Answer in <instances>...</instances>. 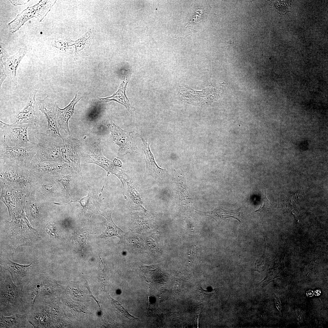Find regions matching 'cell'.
<instances>
[{
    "label": "cell",
    "mask_w": 328,
    "mask_h": 328,
    "mask_svg": "<svg viewBox=\"0 0 328 328\" xmlns=\"http://www.w3.org/2000/svg\"><path fill=\"white\" fill-rule=\"evenodd\" d=\"M0 302L1 315L9 316L29 312L23 288L16 286L9 276H1Z\"/></svg>",
    "instance_id": "6da1fadb"
},
{
    "label": "cell",
    "mask_w": 328,
    "mask_h": 328,
    "mask_svg": "<svg viewBox=\"0 0 328 328\" xmlns=\"http://www.w3.org/2000/svg\"><path fill=\"white\" fill-rule=\"evenodd\" d=\"M11 221H5L9 240L17 249L23 246H31L39 238L37 231L33 228L26 217L24 209L20 214L13 215Z\"/></svg>",
    "instance_id": "7a4b0ae2"
},
{
    "label": "cell",
    "mask_w": 328,
    "mask_h": 328,
    "mask_svg": "<svg viewBox=\"0 0 328 328\" xmlns=\"http://www.w3.org/2000/svg\"><path fill=\"white\" fill-rule=\"evenodd\" d=\"M0 167V180L24 192L27 195L30 193L35 183L29 169L6 163L2 160Z\"/></svg>",
    "instance_id": "3957f363"
},
{
    "label": "cell",
    "mask_w": 328,
    "mask_h": 328,
    "mask_svg": "<svg viewBox=\"0 0 328 328\" xmlns=\"http://www.w3.org/2000/svg\"><path fill=\"white\" fill-rule=\"evenodd\" d=\"M36 153L34 157L41 161H52L66 163L63 159L61 149L63 144V137L52 132H37Z\"/></svg>",
    "instance_id": "277c9868"
},
{
    "label": "cell",
    "mask_w": 328,
    "mask_h": 328,
    "mask_svg": "<svg viewBox=\"0 0 328 328\" xmlns=\"http://www.w3.org/2000/svg\"><path fill=\"white\" fill-rule=\"evenodd\" d=\"M85 160V164L93 163L104 169L107 172V176L110 173L116 176L122 183L124 189L122 179L128 177L126 172L115 165L111 161L105 158L101 151L100 142L99 140L83 147L81 157Z\"/></svg>",
    "instance_id": "5b68a950"
},
{
    "label": "cell",
    "mask_w": 328,
    "mask_h": 328,
    "mask_svg": "<svg viewBox=\"0 0 328 328\" xmlns=\"http://www.w3.org/2000/svg\"><path fill=\"white\" fill-rule=\"evenodd\" d=\"M3 146L0 147V160L6 163L29 169L32 159L36 153V145L27 146L19 145L12 147L7 144L4 135Z\"/></svg>",
    "instance_id": "8992f818"
},
{
    "label": "cell",
    "mask_w": 328,
    "mask_h": 328,
    "mask_svg": "<svg viewBox=\"0 0 328 328\" xmlns=\"http://www.w3.org/2000/svg\"><path fill=\"white\" fill-rule=\"evenodd\" d=\"M71 166L67 163L41 161L34 156L29 167V171L35 183L45 178H57L69 173Z\"/></svg>",
    "instance_id": "52a82bcc"
},
{
    "label": "cell",
    "mask_w": 328,
    "mask_h": 328,
    "mask_svg": "<svg viewBox=\"0 0 328 328\" xmlns=\"http://www.w3.org/2000/svg\"><path fill=\"white\" fill-rule=\"evenodd\" d=\"M102 124L108 127L114 143L118 146V154L119 155L137 152L138 149L135 139L138 134L135 131H125L115 125L110 118L107 119Z\"/></svg>",
    "instance_id": "ba28073f"
},
{
    "label": "cell",
    "mask_w": 328,
    "mask_h": 328,
    "mask_svg": "<svg viewBox=\"0 0 328 328\" xmlns=\"http://www.w3.org/2000/svg\"><path fill=\"white\" fill-rule=\"evenodd\" d=\"M53 204L48 201L34 186L26 197L24 210L30 222H38L43 219L46 216V211Z\"/></svg>",
    "instance_id": "9c48e42d"
},
{
    "label": "cell",
    "mask_w": 328,
    "mask_h": 328,
    "mask_svg": "<svg viewBox=\"0 0 328 328\" xmlns=\"http://www.w3.org/2000/svg\"><path fill=\"white\" fill-rule=\"evenodd\" d=\"M56 1L42 0L37 4L28 7L17 15L8 26L10 32L14 33L28 20L35 17L40 22L46 15Z\"/></svg>",
    "instance_id": "30bf717a"
},
{
    "label": "cell",
    "mask_w": 328,
    "mask_h": 328,
    "mask_svg": "<svg viewBox=\"0 0 328 328\" xmlns=\"http://www.w3.org/2000/svg\"><path fill=\"white\" fill-rule=\"evenodd\" d=\"M0 200L7 207L10 216H18L24 209L27 196L24 192L0 180Z\"/></svg>",
    "instance_id": "8fae6325"
},
{
    "label": "cell",
    "mask_w": 328,
    "mask_h": 328,
    "mask_svg": "<svg viewBox=\"0 0 328 328\" xmlns=\"http://www.w3.org/2000/svg\"><path fill=\"white\" fill-rule=\"evenodd\" d=\"M62 137L63 142L61 151L63 159L83 177L80 164L83 148L81 143L73 136Z\"/></svg>",
    "instance_id": "7c38bea8"
},
{
    "label": "cell",
    "mask_w": 328,
    "mask_h": 328,
    "mask_svg": "<svg viewBox=\"0 0 328 328\" xmlns=\"http://www.w3.org/2000/svg\"><path fill=\"white\" fill-rule=\"evenodd\" d=\"M0 128L5 135L8 136L12 142L22 146H27L36 143L29 139L28 129L33 125L14 122L12 124L5 123L0 121Z\"/></svg>",
    "instance_id": "4fadbf2b"
},
{
    "label": "cell",
    "mask_w": 328,
    "mask_h": 328,
    "mask_svg": "<svg viewBox=\"0 0 328 328\" xmlns=\"http://www.w3.org/2000/svg\"><path fill=\"white\" fill-rule=\"evenodd\" d=\"M36 101L40 111L45 116L47 121V128L45 133L52 132L62 138L57 125L58 106L56 102L48 95L43 99H37Z\"/></svg>",
    "instance_id": "5bb4252c"
},
{
    "label": "cell",
    "mask_w": 328,
    "mask_h": 328,
    "mask_svg": "<svg viewBox=\"0 0 328 328\" xmlns=\"http://www.w3.org/2000/svg\"><path fill=\"white\" fill-rule=\"evenodd\" d=\"M55 178H43L35 183L34 187L49 202L57 203V200L66 196L65 190Z\"/></svg>",
    "instance_id": "9a60e30c"
},
{
    "label": "cell",
    "mask_w": 328,
    "mask_h": 328,
    "mask_svg": "<svg viewBox=\"0 0 328 328\" xmlns=\"http://www.w3.org/2000/svg\"><path fill=\"white\" fill-rule=\"evenodd\" d=\"M37 92V90H35L31 92L26 105L18 113L14 122L36 126V123L40 119L42 113L35 99Z\"/></svg>",
    "instance_id": "2e32d148"
},
{
    "label": "cell",
    "mask_w": 328,
    "mask_h": 328,
    "mask_svg": "<svg viewBox=\"0 0 328 328\" xmlns=\"http://www.w3.org/2000/svg\"><path fill=\"white\" fill-rule=\"evenodd\" d=\"M33 262L28 265H20L7 259L3 264L4 268L10 274L11 278L17 286L23 287L34 279L30 273Z\"/></svg>",
    "instance_id": "e0dca14e"
},
{
    "label": "cell",
    "mask_w": 328,
    "mask_h": 328,
    "mask_svg": "<svg viewBox=\"0 0 328 328\" xmlns=\"http://www.w3.org/2000/svg\"><path fill=\"white\" fill-rule=\"evenodd\" d=\"M137 137L142 140V148L145 155L146 167L145 176H151L155 178L163 176L167 171L159 167L156 164L150 149V142H148L140 135L138 134Z\"/></svg>",
    "instance_id": "ac0fdd59"
},
{
    "label": "cell",
    "mask_w": 328,
    "mask_h": 328,
    "mask_svg": "<svg viewBox=\"0 0 328 328\" xmlns=\"http://www.w3.org/2000/svg\"><path fill=\"white\" fill-rule=\"evenodd\" d=\"M30 48L26 46L19 49L14 55L9 56L4 62H3L5 73L14 83L18 84L17 70L19 64L23 57L29 53Z\"/></svg>",
    "instance_id": "d6986e66"
},
{
    "label": "cell",
    "mask_w": 328,
    "mask_h": 328,
    "mask_svg": "<svg viewBox=\"0 0 328 328\" xmlns=\"http://www.w3.org/2000/svg\"><path fill=\"white\" fill-rule=\"evenodd\" d=\"M241 208L234 210H226L220 207L211 211H203L194 209L195 212L200 215L210 217L215 220L219 225L224 219L230 217L237 220L240 224Z\"/></svg>",
    "instance_id": "ffe728a7"
},
{
    "label": "cell",
    "mask_w": 328,
    "mask_h": 328,
    "mask_svg": "<svg viewBox=\"0 0 328 328\" xmlns=\"http://www.w3.org/2000/svg\"><path fill=\"white\" fill-rule=\"evenodd\" d=\"M76 97L77 94H76L75 97L70 104L64 108L60 109L58 107L57 123L60 129L64 132L65 136H73L69 130L68 121L74 112L75 105L80 99L77 100Z\"/></svg>",
    "instance_id": "44dd1931"
},
{
    "label": "cell",
    "mask_w": 328,
    "mask_h": 328,
    "mask_svg": "<svg viewBox=\"0 0 328 328\" xmlns=\"http://www.w3.org/2000/svg\"><path fill=\"white\" fill-rule=\"evenodd\" d=\"M113 209L100 213V214L106 218V223L104 225L106 227L105 231L100 235L101 238H109L117 237L120 239L123 238L125 232L117 227L113 221L111 217Z\"/></svg>",
    "instance_id": "7402d4cb"
},
{
    "label": "cell",
    "mask_w": 328,
    "mask_h": 328,
    "mask_svg": "<svg viewBox=\"0 0 328 328\" xmlns=\"http://www.w3.org/2000/svg\"><path fill=\"white\" fill-rule=\"evenodd\" d=\"M127 79V77H126V79L121 83L118 90L111 97L101 99L107 101L112 100L116 101L124 106L131 115H134L135 108L131 105L130 102L125 94L126 88L128 83V79Z\"/></svg>",
    "instance_id": "603a6c76"
},
{
    "label": "cell",
    "mask_w": 328,
    "mask_h": 328,
    "mask_svg": "<svg viewBox=\"0 0 328 328\" xmlns=\"http://www.w3.org/2000/svg\"><path fill=\"white\" fill-rule=\"evenodd\" d=\"M27 314L17 313L6 316L0 315L1 328H23L26 326Z\"/></svg>",
    "instance_id": "cb8c5ba5"
},
{
    "label": "cell",
    "mask_w": 328,
    "mask_h": 328,
    "mask_svg": "<svg viewBox=\"0 0 328 328\" xmlns=\"http://www.w3.org/2000/svg\"><path fill=\"white\" fill-rule=\"evenodd\" d=\"M174 171L175 181L179 197L182 200H188V193L186 187L185 177L183 173H176L175 170Z\"/></svg>",
    "instance_id": "d4e9b609"
},
{
    "label": "cell",
    "mask_w": 328,
    "mask_h": 328,
    "mask_svg": "<svg viewBox=\"0 0 328 328\" xmlns=\"http://www.w3.org/2000/svg\"><path fill=\"white\" fill-rule=\"evenodd\" d=\"M127 178L128 177L124 180L127 184L128 191L129 192L132 200L134 203L140 206L143 210L145 212H146V210L144 207L143 203L140 194L138 192L131 184V183L128 181Z\"/></svg>",
    "instance_id": "484cf974"
},
{
    "label": "cell",
    "mask_w": 328,
    "mask_h": 328,
    "mask_svg": "<svg viewBox=\"0 0 328 328\" xmlns=\"http://www.w3.org/2000/svg\"><path fill=\"white\" fill-rule=\"evenodd\" d=\"M71 178V176L70 175L69 173L63 175L58 178H55L58 182L62 185L63 187L67 192L68 194H69V191L70 187Z\"/></svg>",
    "instance_id": "4316f807"
},
{
    "label": "cell",
    "mask_w": 328,
    "mask_h": 328,
    "mask_svg": "<svg viewBox=\"0 0 328 328\" xmlns=\"http://www.w3.org/2000/svg\"><path fill=\"white\" fill-rule=\"evenodd\" d=\"M91 198L89 195V192L88 195L81 199L80 201H78L77 200L73 201L72 198L71 199V201L69 203L66 204H61V205H67L70 204L71 203L74 202H79L81 206L83 207V212H84V214L86 212L87 210L89 208V205L90 203V202L91 200Z\"/></svg>",
    "instance_id": "83f0119b"
},
{
    "label": "cell",
    "mask_w": 328,
    "mask_h": 328,
    "mask_svg": "<svg viewBox=\"0 0 328 328\" xmlns=\"http://www.w3.org/2000/svg\"><path fill=\"white\" fill-rule=\"evenodd\" d=\"M266 190L262 192V203L259 209L254 212H261L268 207L270 205L269 202L266 197ZM253 212V213H254Z\"/></svg>",
    "instance_id": "f1b7e54d"
},
{
    "label": "cell",
    "mask_w": 328,
    "mask_h": 328,
    "mask_svg": "<svg viewBox=\"0 0 328 328\" xmlns=\"http://www.w3.org/2000/svg\"><path fill=\"white\" fill-rule=\"evenodd\" d=\"M83 231L81 230L75 232L74 235L76 240L81 245L84 244L86 240V235Z\"/></svg>",
    "instance_id": "f546056e"
},
{
    "label": "cell",
    "mask_w": 328,
    "mask_h": 328,
    "mask_svg": "<svg viewBox=\"0 0 328 328\" xmlns=\"http://www.w3.org/2000/svg\"><path fill=\"white\" fill-rule=\"evenodd\" d=\"M46 231L47 233L51 236L56 237L57 236V233L54 224H51L47 225L46 228Z\"/></svg>",
    "instance_id": "4dcf8cb0"
},
{
    "label": "cell",
    "mask_w": 328,
    "mask_h": 328,
    "mask_svg": "<svg viewBox=\"0 0 328 328\" xmlns=\"http://www.w3.org/2000/svg\"><path fill=\"white\" fill-rule=\"evenodd\" d=\"M2 62H0V87L1 88L2 84L6 78L7 76L6 74Z\"/></svg>",
    "instance_id": "1f68e13d"
},
{
    "label": "cell",
    "mask_w": 328,
    "mask_h": 328,
    "mask_svg": "<svg viewBox=\"0 0 328 328\" xmlns=\"http://www.w3.org/2000/svg\"><path fill=\"white\" fill-rule=\"evenodd\" d=\"M297 320L298 323H301L303 321V313L299 309L297 308L295 310Z\"/></svg>",
    "instance_id": "d6a6232c"
},
{
    "label": "cell",
    "mask_w": 328,
    "mask_h": 328,
    "mask_svg": "<svg viewBox=\"0 0 328 328\" xmlns=\"http://www.w3.org/2000/svg\"><path fill=\"white\" fill-rule=\"evenodd\" d=\"M0 62L3 61L2 58L3 57H6L7 58L9 57L10 56L8 53L7 51L3 47L2 45L0 44Z\"/></svg>",
    "instance_id": "836d02e7"
},
{
    "label": "cell",
    "mask_w": 328,
    "mask_h": 328,
    "mask_svg": "<svg viewBox=\"0 0 328 328\" xmlns=\"http://www.w3.org/2000/svg\"><path fill=\"white\" fill-rule=\"evenodd\" d=\"M274 298L276 307L278 311L280 312L282 309V306L280 298L276 293L275 294Z\"/></svg>",
    "instance_id": "e575fe53"
},
{
    "label": "cell",
    "mask_w": 328,
    "mask_h": 328,
    "mask_svg": "<svg viewBox=\"0 0 328 328\" xmlns=\"http://www.w3.org/2000/svg\"><path fill=\"white\" fill-rule=\"evenodd\" d=\"M191 247L189 248L188 252L189 257V259H193L195 257V254H196V248H195V246H191Z\"/></svg>",
    "instance_id": "d590c367"
},
{
    "label": "cell",
    "mask_w": 328,
    "mask_h": 328,
    "mask_svg": "<svg viewBox=\"0 0 328 328\" xmlns=\"http://www.w3.org/2000/svg\"><path fill=\"white\" fill-rule=\"evenodd\" d=\"M11 3L14 6L24 4L28 2L29 0H10Z\"/></svg>",
    "instance_id": "8d00e7d4"
},
{
    "label": "cell",
    "mask_w": 328,
    "mask_h": 328,
    "mask_svg": "<svg viewBox=\"0 0 328 328\" xmlns=\"http://www.w3.org/2000/svg\"><path fill=\"white\" fill-rule=\"evenodd\" d=\"M113 162L115 165L120 167L121 166L122 163L120 160L114 159Z\"/></svg>",
    "instance_id": "74e56055"
},
{
    "label": "cell",
    "mask_w": 328,
    "mask_h": 328,
    "mask_svg": "<svg viewBox=\"0 0 328 328\" xmlns=\"http://www.w3.org/2000/svg\"><path fill=\"white\" fill-rule=\"evenodd\" d=\"M199 316H198L197 317H196V323H197V325L198 327V324H199Z\"/></svg>",
    "instance_id": "f35d334b"
}]
</instances>
